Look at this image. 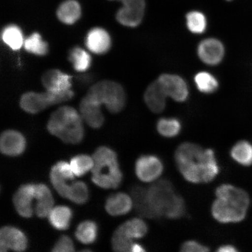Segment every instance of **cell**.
I'll return each mask as SVG.
<instances>
[{"instance_id":"cell-1","label":"cell","mask_w":252,"mask_h":252,"mask_svg":"<svg viewBox=\"0 0 252 252\" xmlns=\"http://www.w3.org/2000/svg\"><path fill=\"white\" fill-rule=\"evenodd\" d=\"M217 199L212 206L213 218L222 223H236L247 216L250 198L243 189L229 184H223L216 189Z\"/></svg>"},{"instance_id":"cell-2","label":"cell","mask_w":252,"mask_h":252,"mask_svg":"<svg viewBox=\"0 0 252 252\" xmlns=\"http://www.w3.org/2000/svg\"><path fill=\"white\" fill-rule=\"evenodd\" d=\"M214 156L212 149L204 150L199 145L185 142L176 149L175 160L186 181L194 184H202L207 163Z\"/></svg>"},{"instance_id":"cell-3","label":"cell","mask_w":252,"mask_h":252,"mask_svg":"<svg viewBox=\"0 0 252 252\" xmlns=\"http://www.w3.org/2000/svg\"><path fill=\"white\" fill-rule=\"evenodd\" d=\"M50 134L65 143L77 144L83 140V120L80 112L70 106H63L52 113L47 124Z\"/></svg>"},{"instance_id":"cell-4","label":"cell","mask_w":252,"mask_h":252,"mask_svg":"<svg viewBox=\"0 0 252 252\" xmlns=\"http://www.w3.org/2000/svg\"><path fill=\"white\" fill-rule=\"evenodd\" d=\"M94 165L91 180L97 187L105 189H117L123 181L118 156L109 147L97 148L93 156Z\"/></svg>"},{"instance_id":"cell-5","label":"cell","mask_w":252,"mask_h":252,"mask_svg":"<svg viewBox=\"0 0 252 252\" xmlns=\"http://www.w3.org/2000/svg\"><path fill=\"white\" fill-rule=\"evenodd\" d=\"M86 96L100 106L105 105L112 113L121 112L126 105V94L124 88L113 81L97 82L90 88Z\"/></svg>"},{"instance_id":"cell-6","label":"cell","mask_w":252,"mask_h":252,"mask_svg":"<svg viewBox=\"0 0 252 252\" xmlns=\"http://www.w3.org/2000/svg\"><path fill=\"white\" fill-rule=\"evenodd\" d=\"M74 96V93L72 90L63 94L53 93L47 91L45 93L31 91L23 94L20 105L25 112L37 114L50 106L69 101Z\"/></svg>"},{"instance_id":"cell-7","label":"cell","mask_w":252,"mask_h":252,"mask_svg":"<svg viewBox=\"0 0 252 252\" xmlns=\"http://www.w3.org/2000/svg\"><path fill=\"white\" fill-rule=\"evenodd\" d=\"M175 193L172 183L166 179L156 181L147 188V199L155 219L164 216L166 208Z\"/></svg>"},{"instance_id":"cell-8","label":"cell","mask_w":252,"mask_h":252,"mask_svg":"<svg viewBox=\"0 0 252 252\" xmlns=\"http://www.w3.org/2000/svg\"><path fill=\"white\" fill-rule=\"evenodd\" d=\"M164 170L161 159L155 155H143L137 159L135 172L140 181L151 183L157 181Z\"/></svg>"},{"instance_id":"cell-9","label":"cell","mask_w":252,"mask_h":252,"mask_svg":"<svg viewBox=\"0 0 252 252\" xmlns=\"http://www.w3.org/2000/svg\"><path fill=\"white\" fill-rule=\"evenodd\" d=\"M122 7L116 14L118 23L128 28H135L143 20L146 2L145 0H119Z\"/></svg>"},{"instance_id":"cell-10","label":"cell","mask_w":252,"mask_h":252,"mask_svg":"<svg viewBox=\"0 0 252 252\" xmlns=\"http://www.w3.org/2000/svg\"><path fill=\"white\" fill-rule=\"evenodd\" d=\"M157 81L168 97L177 102L187 101L189 96L188 85L180 75L164 73L160 75Z\"/></svg>"},{"instance_id":"cell-11","label":"cell","mask_w":252,"mask_h":252,"mask_svg":"<svg viewBox=\"0 0 252 252\" xmlns=\"http://www.w3.org/2000/svg\"><path fill=\"white\" fill-rule=\"evenodd\" d=\"M197 54L205 64L216 66L219 65L224 58L225 46L219 39L215 37H208L198 43Z\"/></svg>"},{"instance_id":"cell-12","label":"cell","mask_w":252,"mask_h":252,"mask_svg":"<svg viewBox=\"0 0 252 252\" xmlns=\"http://www.w3.org/2000/svg\"><path fill=\"white\" fill-rule=\"evenodd\" d=\"M28 248V239L20 229L12 226H3L0 230V252L11 250L24 252Z\"/></svg>"},{"instance_id":"cell-13","label":"cell","mask_w":252,"mask_h":252,"mask_svg":"<svg viewBox=\"0 0 252 252\" xmlns=\"http://www.w3.org/2000/svg\"><path fill=\"white\" fill-rule=\"evenodd\" d=\"M74 176L71 167L68 163L59 161L52 167L50 179L53 187L60 196L65 198L69 186L68 181L74 180Z\"/></svg>"},{"instance_id":"cell-14","label":"cell","mask_w":252,"mask_h":252,"mask_svg":"<svg viewBox=\"0 0 252 252\" xmlns=\"http://www.w3.org/2000/svg\"><path fill=\"white\" fill-rule=\"evenodd\" d=\"M36 184L22 185L15 192L13 203L17 212L24 218L29 219L33 215L32 201L35 198Z\"/></svg>"},{"instance_id":"cell-15","label":"cell","mask_w":252,"mask_h":252,"mask_svg":"<svg viewBox=\"0 0 252 252\" xmlns=\"http://www.w3.org/2000/svg\"><path fill=\"white\" fill-rule=\"evenodd\" d=\"M71 77L58 69L47 71L42 77V83L47 91L63 94L71 90Z\"/></svg>"},{"instance_id":"cell-16","label":"cell","mask_w":252,"mask_h":252,"mask_svg":"<svg viewBox=\"0 0 252 252\" xmlns=\"http://www.w3.org/2000/svg\"><path fill=\"white\" fill-rule=\"evenodd\" d=\"M26 146L27 141L24 135L17 130H5L0 137V150L5 156H20L24 153Z\"/></svg>"},{"instance_id":"cell-17","label":"cell","mask_w":252,"mask_h":252,"mask_svg":"<svg viewBox=\"0 0 252 252\" xmlns=\"http://www.w3.org/2000/svg\"><path fill=\"white\" fill-rule=\"evenodd\" d=\"M86 45L87 49L94 54H105L111 47V37L103 28H94L87 33Z\"/></svg>"},{"instance_id":"cell-18","label":"cell","mask_w":252,"mask_h":252,"mask_svg":"<svg viewBox=\"0 0 252 252\" xmlns=\"http://www.w3.org/2000/svg\"><path fill=\"white\" fill-rule=\"evenodd\" d=\"M80 113L83 121L93 128L101 127L105 122L101 106L86 96L81 100Z\"/></svg>"},{"instance_id":"cell-19","label":"cell","mask_w":252,"mask_h":252,"mask_svg":"<svg viewBox=\"0 0 252 252\" xmlns=\"http://www.w3.org/2000/svg\"><path fill=\"white\" fill-rule=\"evenodd\" d=\"M166 95L164 90L157 80L150 84L145 91V103L151 112L161 113L166 106Z\"/></svg>"},{"instance_id":"cell-20","label":"cell","mask_w":252,"mask_h":252,"mask_svg":"<svg viewBox=\"0 0 252 252\" xmlns=\"http://www.w3.org/2000/svg\"><path fill=\"white\" fill-rule=\"evenodd\" d=\"M133 207L131 197L123 192L110 195L107 198L105 204L107 213L112 216L125 215L130 212Z\"/></svg>"},{"instance_id":"cell-21","label":"cell","mask_w":252,"mask_h":252,"mask_svg":"<svg viewBox=\"0 0 252 252\" xmlns=\"http://www.w3.org/2000/svg\"><path fill=\"white\" fill-rule=\"evenodd\" d=\"M35 213L39 218H45L53 209L55 201L51 191L43 184H36Z\"/></svg>"},{"instance_id":"cell-22","label":"cell","mask_w":252,"mask_h":252,"mask_svg":"<svg viewBox=\"0 0 252 252\" xmlns=\"http://www.w3.org/2000/svg\"><path fill=\"white\" fill-rule=\"evenodd\" d=\"M146 191V188L139 185H135L131 188L130 194L133 201V207L140 216L147 219H155L148 203Z\"/></svg>"},{"instance_id":"cell-23","label":"cell","mask_w":252,"mask_h":252,"mask_svg":"<svg viewBox=\"0 0 252 252\" xmlns=\"http://www.w3.org/2000/svg\"><path fill=\"white\" fill-rule=\"evenodd\" d=\"M81 8L75 0H67L62 3L57 11V16L62 23L72 25L80 18Z\"/></svg>"},{"instance_id":"cell-24","label":"cell","mask_w":252,"mask_h":252,"mask_svg":"<svg viewBox=\"0 0 252 252\" xmlns=\"http://www.w3.org/2000/svg\"><path fill=\"white\" fill-rule=\"evenodd\" d=\"M72 217V212L70 208L59 206L53 208L49 214L48 218L49 222L53 228L63 231L69 228Z\"/></svg>"},{"instance_id":"cell-25","label":"cell","mask_w":252,"mask_h":252,"mask_svg":"<svg viewBox=\"0 0 252 252\" xmlns=\"http://www.w3.org/2000/svg\"><path fill=\"white\" fill-rule=\"evenodd\" d=\"M1 38L6 45L15 51L24 46L23 33L17 25L11 24L5 27L2 31Z\"/></svg>"},{"instance_id":"cell-26","label":"cell","mask_w":252,"mask_h":252,"mask_svg":"<svg viewBox=\"0 0 252 252\" xmlns=\"http://www.w3.org/2000/svg\"><path fill=\"white\" fill-rule=\"evenodd\" d=\"M129 238L134 239L144 237L149 231V226L143 220L134 218L127 220L119 226Z\"/></svg>"},{"instance_id":"cell-27","label":"cell","mask_w":252,"mask_h":252,"mask_svg":"<svg viewBox=\"0 0 252 252\" xmlns=\"http://www.w3.org/2000/svg\"><path fill=\"white\" fill-rule=\"evenodd\" d=\"M97 232L98 228L96 223L93 220H86L78 225L75 236L82 244H92L96 240Z\"/></svg>"},{"instance_id":"cell-28","label":"cell","mask_w":252,"mask_h":252,"mask_svg":"<svg viewBox=\"0 0 252 252\" xmlns=\"http://www.w3.org/2000/svg\"><path fill=\"white\" fill-rule=\"evenodd\" d=\"M194 81L201 93L212 94L219 88V82L215 76L207 71H200L195 75Z\"/></svg>"},{"instance_id":"cell-29","label":"cell","mask_w":252,"mask_h":252,"mask_svg":"<svg viewBox=\"0 0 252 252\" xmlns=\"http://www.w3.org/2000/svg\"><path fill=\"white\" fill-rule=\"evenodd\" d=\"M231 156L235 162L243 166L252 164V145L247 141L238 142L232 147Z\"/></svg>"},{"instance_id":"cell-30","label":"cell","mask_w":252,"mask_h":252,"mask_svg":"<svg viewBox=\"0 0 252 252\" xmlns=\"http://www.w3.org/2000/svg\"><path fill=\"white\" fill-rule=\"evenodd\" d=\"M68 58L74 70L79 72L88 70L92 63V58L89 53L80 47L72 48L69 53Z\"/></svg>"},{"instance_id":"cell-31","label":"cell","mask_w":252,"mask_h":252,"mask_svg":"<svg viewBox=\"0 0 252 252\" xmlns=\"http://www.w3.org/2000/svg\"><path fill=\"white\" fill-rule=\"evenodd\" d=\"M182 127L181 121L175 118H160L157 124V131L166 138L178 136L181 132Z\"/></svg>"},{"instance_id":"cell-32","label":"cell","mask_w":252,"mask_h":252,"mask_svg":"<svg viewBox=\"0 0 252 252\" xmlns=\"http://www.w3.org/2000/svg\"><path fill=\"white\" fill-rule=\"evenodd\" d=\"M24 47L27 52L36 56H46L49 52L48 44L37 32L31 34L25 39Z\"/></svg>"},{"instance_id":"cell-33","label":"cell","mask_w":252,"mask_h":252,"mask_svg":"<svg viewBox=\"0 0 252 252\" xmlns=\"http://www.w3.org/2000/svg\"><path fill=\"white\" fill-rule=\"evenodd\" d=\"M65 198L75 204L86 203L89 198V190L86 183L81 181L72 183L69 186Z\"/></svg>"},{"instance_id":"cell-34","label":"cell","mask_w":252,"mask_h":252,"mask_svg":"<svg viewBox=\"0 0 252 252\" xmlns=\"http://www.w3.org/2000/svg\"><path fill=\"white\" fill-rule=\"evenodd\" d=\"M186 20L188 29L191 33L201 34L206 31L207 19L201 12L193 11L189 12L186 16Z\"/></svg>"},{"instance_id":"cell-35","label":"cell","mask_w":252,"mask_h":252,"mask_svg":"<svg viewBox=\"0 0 252 252\" xmlns=\"http://www.w3.org/2000/svg\"><path fill=\"white\" fill-rule=\"evenodd\" d=\"M186 210L187 208L184 198L175 193L166 208L164 216L169 219H179L185 215Z\"/></svg>"},{"instance_id":"cell-36","label":"cell","mask_w":252,"mask_h":252,"mask_svg":"<svg viewBox=\"0 0 252 252\" xmlns=\"http://www.w3.org/2000/svg\"><path fill=\"white\" fill-rule=\"evenodd\" d=\"M70 165L75 176L81 177L93 168V158L86 154H80L72 158Z\"/></svg>"},{"instance_id":"cell-37","label":"cell","mask_w":252,"mask_h":252,"mask_svg":"<svg viewBox=\"0 0 252 252\" xmlns=\"http://www.w3.org/2000/svg\"><path fill=\"white\" fill-rule=\"evenodd\" d=\"M133 244V240L126 236L119 227L113 233L112 238L113 251L118 252H131Z\"/></svg>"},{"instance_id":"cell-38","label":"cell","mask_w":252,"mask_h":252,"mask_svg":"<svg viewBox=\"0 0 252 252\" xmlns=\"http://www.w3.org/2000/svg\"><path fill=\"white\" fill-rule=\"evenodd\" d=\"M74 251V245L72 239L67 235H63L57 241L52 252H72Z\"/></svg>"},{"instance_id":"cell-39","label":"cell","mask_w":252,"mask_h":252,"mask_svg":"<svg viewBox=\"0 0 252 252\" xmlns=\"http://www.w3.org/2000/svg\"><path fill=\"white\" fill-rule=\"evenodd\" d=\"M181 251L183 252H207L210 251V249L196 241L190 240L186 241L182 245Z\"/></svg>"},{"instance_id":"cell-40","label":"cell","mask_w":252,"mask_h":252,"mask_svg":"<svg viewBox=\"0 0 252 252\" xmlns=\"http://www.w3.org/2000/svg\"><path fill=\"white\" fill-rule=\"evenodd\" d=\"M219 252H238L234 246L231 245H223L220 246L217 251Z\"/></svg>"},{"instance_id":"cell-41","label":"cell","mask_w":252,"mask_h":252,"mask_svg":"<svg viewBox=\"0 0 252 252\" xmlns=\"http://www.w3.org/2000/svg\"><path fill=\"white\" fill-rule=\"evenodd\" d=\"M144 248L140 244L134 243L131 248V252H146Z\"/></svg>"},{"instance_id":"cell-42","label":"cell","mask_w":252,"mask_h":252,"mask_svg":"<svg viewBox=\"0 0 252 252\" xmlns=\"http://www.w3.org/2000/svg\"><path fill=\"white\" fill-rule=\"evenodd\" d=\"M227 1H231V0H227Z\"/></svg>"}]
</instances>
